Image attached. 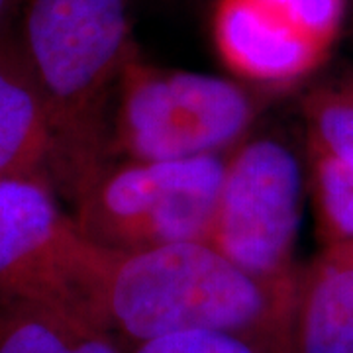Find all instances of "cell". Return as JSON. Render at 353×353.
<instances>
[{"label":"cell","mask_w":353,"mask_h":353,"mask_svg":"<svg viewBox=\"0 0 353 353\" xmlns=\"http://www.w3.org/2000/svg\"><path fill=\"white\" fill-rule=\"evenodd\" d=\"M50 124L48 176L73 202L110 163L120 77L138 43L128 0H24L14 26Z\"/></svg>","instance_id":"obj_1"},{"label":"cell","mask_w":353,"mask_h":353,"mask_svg":"<svg viewBox=\"0 0 353 353\" xmlns=\"http://www.w3.org/2000/svg\"><path fill=\"white\" fill-rule=\"evenodd\" d=\"M296 285L299 275L257 277L208 241L110 252L101 318L136 343L196 330L275 341L290 328Z\"/></svg>","instance_id":"obj_2"},{"label":"cell","mask_w":353,"mask_h":353,"mask_svg":"<svg viewBox=\"0 0 353 353\" xmlns=\"http://www.w3.org/2000/svg\"><path fill=\"white\" fill-rule=\"evenodd\" d=\"M257 114L248 88L224 77L128 59L116 92L110 161H175L224 155L241 143Z\"/></svg>","instance_id":"obj_3"},{"label":"cell","mask_w":353,"mask_h":353,"mask_svg":"<svg viewBox=\"0 0 353 353\" xmlns=\"http://www.w3.org/2000/svg\"><path fill=\"white\" fill-rule=\"evenodd\" d=\"M224 173V155L114 159L77 194L73 216L88 240L108 252L208 241Z\"/></svg>","instance_id":"obj_4"},{"label":"cell","mask_w":353,"mask_h":353,"mask_svg":"<svg viewBox=\"0 0 353 353\" xmlns=\"http://www.w3.org/2000/svg\"><path fill=\"white\" fill-rule=\"evenodd\" d=\"M57 194L46 173L0 181V299L65 310L104 328L110 252L88 240Z\"/></svg>","instance_id":"obj_5"},{"label":"cell","mask_w":353,"mask_h":353,"mask_svg":"<svg viewBox=\"0 0 353 353\" xmlns=\"http://www.w3.org/2000/svg\"><path fill=\"white\" fill-rule=\"evenodd\" d=\"M303 196V167L285 141H241L226 157L208 243L257 277H294Z\"/></svg>","instance_id":"obj_6"},{"label":"cell","mask_w":353,"mask_h":353,"mask_svg":"<svg viewBox=\"0 0 353 353\" xmlns=\"http://www.w3.org/2000/svg\"><path fill=\"white\" fill-rule=\"evenodd\" d=\"M210 36L232 75L271 90L289 88L312 75L330 51L261 0H216Z\"/></svg>","instance_id":"obj_7"},{"label":"cell","mask_w":353,"mask_h":353,"mask_svg":"<svg viewBox=\"0 0 353 353\" xmlns=\"http://www.w3.org/2000/svg\"><path fill=\"white\" fill-rule=\"evenodd\" d=\"M50 152L48 114L12 30L0 41V181L48 175Z\"/></svg>","instance_id":"obj_8"},{"label":"cell","mask_w":353,"mask_h":353,"mask_svg":"<svg viewBox=\"0 0 353 353\" xmlns=\"http://www.w3.org/2000/svg\"><path fill=\"white\" fill-rule=\"evenodd\" d=\"M294 353H353V265L324 253L299 273Z\"/></svg>","instance_id":"obj_9"},{"label":"cell","mask_w":353,"mask_h":353,"mask_svg":"<svg viewBox=\"0 0 353 353\" xmlns=\"http://www.w3.org/2000/svg\"><path fill=\"white\" fill-rule=\"evenodd\" d=\"M0 353H120L83 316L0 299Z\"/></svg>","instance_id":"obj_10"},{"label":"cell","mask_w":353,"mask_h":353,"mask_svg":"<svg viewBox=\"0 0 353 353\" xmlns=\"http://www.w3.org/2000/svg\"><path fill=\"white\" fill-rule=\"evenodd\" d=\"M310 153L353 167V73L314 87L303 101Z\"/></svg>","instance_id":"obj_11"},{"label":"cell","mask_w":353,"mask_h":353,"mask_svg":"<svg viewBox=\"0 0 353 353\" xmlns=\"http://www.w3.org/2000/svg\"><path fill=\"white\" fill-rule=\"evenodd\" d=\"M310 187L320 238L328 248L353 241V167L310 153Z\"/></svg>","instance_id":"obj_12"},{"label":"cell","mask_w":353,"mask_h":353,"mask_svg":"<svg viewBox=\"0 0 353 353\" xmlns=\"http://www.w3.org/2000/svg\"><path fill=\"white\" fill-rule=\"evenodd\" d=\"M301 34L330 50L340 34L347 0H261Z\"/></svg>","instance_id":"obj_13"},{"label":"cell","mask_w":353,"mask_h":353,"mask_svg":"<svg viewBox=\"0 0 353 353\" xmlns=\"http://www.w3.org/2000/svg\"><path fill=\"white\" fill-rule=\"evenodd\" d=\"M275 341L255 340L232 332H181L157 340L138 343L134 353H273L269 347Z\"/></svg>","instance_id":"obj_14"},{"label":"cell","mask_w":353,"mask_h":353,"mask_svg":"<svg viewBox=\"0 0 353 353\" xmlns=\"http://www.w3.org/2000/svg\"><path fill=\"white\" fill-rule=\"evenodd\" d=\"M20 8V0H0V41L12 34Z\"/></svg>","instance_id":"obj_15"},{"label":"cell","mask_w":353,"mask_h":353,"mask_svg":"<svg viewBox=\"0 0 353 353\" xmlns=\"http://www.w3.org/2000/svg\"><path fill=\"white\" fill-rule=\"evenodd\" d=\"M332 257L340 259L343 263L353 265V241H347V243H341V245H334V248H328L326 252Z\"/></svg>","instance_id":"obj_16"}]
</instances>
